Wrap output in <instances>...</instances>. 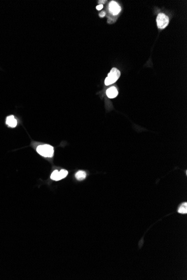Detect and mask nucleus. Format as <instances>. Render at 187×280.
Wrapping results in <instances>:
<instances>
[{
	"label": "nucleus",
	"mask_w": 187,
	"mask_h": 280,
	"mask_svg": "<svg viewBox=\"0 0 187 280\" xmlns=\"http://www.w3.org/2000/svg\"><path fill=\"white\" fill-rule=\"evenodd\" d=\"M105 12H103H103H102L100 14H99V16H100V17H104V16H105Z\"/></svg>",
	"instance_id": "f8f14e48"
},
{
	"label": "nucleus",
	"mask_w": 187,
	"mask_h": 280,
	"mask_svg": "<svg viewBox=\"0 0 187 280\" xmlns=\"http://www.w3.org/2000/svg\"><path fill=\"white\" fill-rule=\"evenodd\" d=\"M75 177L77 179H78L79 181H82L86 177V173L84 171H78L76 173Z\"/></svg>",
	"instance_id": "0eeeda50"
},
{
	"label": "nucleus",
	"mask_w": 187,
	"mask_h": 280,
	"mask_svg": "<svg viewBox=\"0 0 187 280\" xmlns=\"http://www.w3.org/2000/svg\"><path fill=\"white\" fill-rule=\"evenodd\" d=\"M37 152L43 157L51 158L54 154V148L48 144L39 145L36 148Z\"/></svg>",
	"instance_id": "f257e3e1"
},
{
	"label": "nucleus",
	"mask_w": 187,
	"mask_h": 280,
	"mask_svg": "<svg viewBox=\"0 0 187 280\" xmlns=\"http://www.w3.org/2000/svg\"><path fill=\"white\" fill-rule=\"evenodd\" d=\"M68 175V171L65 170H62L61 171H60V175L61 179L66 177Z\"/></svg>",
	"instance_id": "9d476101"
},
{
	"label": "nucleus",
	"mask_w": 187,
	"mask_h": 280,
	"mask_svg": "<svg viewBox=\"0 0 187 280\" xmlns=\"http://www.w3.org/2000/svg\"><path fill=\"white\" fill-rule=\"evenodd\" d=\"M120 75V72L118 69L113 68L111 69L110 73L105 80V84L106 86L114 83L118 80Z\"/></svg>",
	"instance_id": "f03ea898"
},
{
	"label": "nucleus",
	"mask_w": 187,
	"mask_h": 280,
	"mask_svg": "<svg viewBox=\"0 0 187 280\" xmlns=\"http://www.w3.org/2000/svg\"><path fill=\"white\" fill-rule=\"evenodd\" d=\"M169 22V17L165 14L160 13L159 14L156 18V22L158 27L161 29H163L168 25Z\"/></svg>",
	"instance_id": "7ed1b4c3"
},
{
	"label": "nucleus",
	"mask_w": 187,
	"mask_h": 280,
	"mask_svg": "<svg viewBox=\"0 0 187 280\" xmlns=\"http://www.w3.org/2000/svg\"><path fill=\"white\" fill-rule=\"evenodd\" d=\"M50 178L54 181H60L61 179L60 175V172L57 170H55L53 171V173H52L50 176Z\"/></svg>",
	"instance_id": "6e6552de"
},
{
	"label": "nucleus",
	"mask_w": 187,
	"mask_h": 280,
	"mask_svg": "<svg viewBox=\"0 0 187 280\" xmlns=\"http://www.w3.org/2000/svg\"><path fill=\"white\" fill-rule=\"evenodd\" d=\"M118 94V90L115 87H111L106 90V95L110 98H115L117 96Z\"/></svg>",
	"instance_id": "39448f33"
},
{
	"label": "nucleus",
	"mask_w": 187,
	"mask_h": 280,
	"mask_svg": "<svg viewBox=\"0 0 187 280\" xmlns=\"http://www.w3.org/2000/svg\"><path fill=\"white\" fill-rule=\"evenodd\" d=\"M109 9L111 13L114 15H118L121 11V8L115 1H111L109 5Z\"/></svg>",
	"instance_id": "20e7f679"
},
{
	"label": "nucleus",
	"mask_w": 187,
	"mask_h": 280,
	"mask_svg": "<svg viewBox=\"0 0 187 280\" xmlns=\"http://www.w3.org/2000/svg\"><path fill=\"white\" fill-rule=\"evenodd\" d=\"M103 8V5H99L97 6V10H101L102 8Z\"/></svg>",
	"instance_id": "9b49d317"
},
{
	"label": "nucleus",
	"mask_w": 187,
	"mask_h": 280,
	"mask_svg": "<svg viewBox=\"0 0 187 280\" xmlns=\"http://www.w3.org/2000/svg\"><path fill=\"white\" fill-rule=\"evenodd\" d=\"M6 123L8 126L11 128H15L18 124V121L13 115H11L7 117Z\"/></svg>",
	"instance_id": "423d86ee"
},
{
	"label": "nucleus",
	"mask_w": 187,
	"mask_h": 280,
	"mask_svg": "<svg viewBox=\"0 0 187 280\" xmlns=\"http://www.w3.org/2000/svg\"><path fill=\"white\" fill-rule=\"evenodd\" d=\"M178 212L180 214H187V202L183 203L181 205L180 207L178 209Z\"/></svg>",
	"instance_id": "1a4fd4ad"
}]
</instances>
